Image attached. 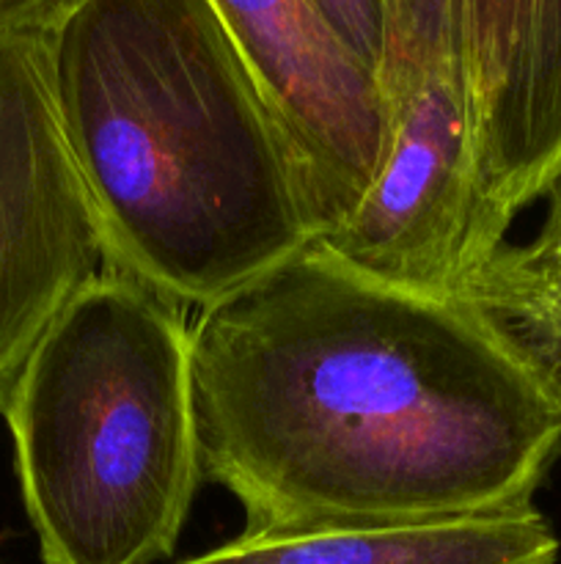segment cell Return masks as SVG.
I'll use <instances>...</instances> for the list:
<instances>
[{
    "label": "cell",
    "mask_w": 561,
    "mask_h": 564,
    "mask_svg": "<svg viewBox=\"0 0 561 564\" xmlns=\"http://www.w3.org/2000/svg\"><path fill=\"white\" fill-rule=\"evenodd\" d=\"M204 477L245 532L534 507L561 386L482 308L314 240L190 325Z\"/></svg>",
    "instance_id": "obj_1"
},
{
    "label": "cell",
    "mask_w": 561,
    "mask_h": 564,
    "mask_svg": "<svg viewBox=\"0 0 561 564\" xmlns=\"http://www.w3.org/2000/svg\"><path fill=\"white\" fill-rule=\"evenodd\" d=\"M53 88L108 264L176 306L201 312L319 237L209 0H88L53 28Z\"/></svg>",
    "instance_id": "obj_2"
},
{
    "label": "cell",
    "mask_w": 561,
    "mask_h": 564,
    "mask_svg": "<svg viewBox=\"0 0 561 564\" xmlns=\"http://www.w3.org/2000/svg\"><path fill=\"white\" fill-rule=\"evenodd\" d=\"M44 564H157L198 482L185 308L108 268L55 317L3 411Z\"/></svg>",
    "instance_id": "obj_3"
},
{
    "label": "cell",
    "mask_w": 561,
    "mask_h": 564,
    "mask_svg": "<svg viewBox=\"0 0 561 564\" xmlns=\"http://www.w3.org/2000/svg\"><path fill=\"white\" fill-rule=\"evenodd\" d=\"M108 268L53 88V28L0 6V413L72 297Z\"/></svg>",
    "instance_id": "obj_4"
},
{
    "label": "cell",
    "mask_w": 561,
    "mask_h": 564,
    "mask_svg": "<svg viewBox=\"0 0 561 564\" xmlns=\"http://www.w3.org/2000/svg\"><path fill=\"white\" fill-rule=\"evenodd\" d=\"M209 3L289 138L319 237L330 235L361 207L383 163L377 80L336 39L314 0Z\"/></svg>",
    "instance_id": "obj_5"
},
{
    "label": "cell",
    "mask_w": 561,
    "mask_h": 564,
    "mask_svg": "<svg viewBox=\"0 0 561 564\" xmlns=\"http://www.w3.org/2000/svg\"><path fill=\"white\" fill-rule=\"evenodd\" d=\"M559 538L537 507L388 527L242 532L174 564H556Z\"/></svg>",
    "instance_id": "obj_6"
},
{
    "label": "cell",
    "mask_w": 561,
    "mask_h": 564,
    "mask_svg": "<svg viewBox=\"0 0 561 564\" xmlns=\"http://www.w3.org/2000/svg\"><path fill=\"white\" fill-rule=\"evenodd\" d=\"M561 171V0H534L509 124L476 176L473 268L506 242L512 220ZM471 268V270H473Z\"/></svg>",
    "instance_id": "obj_7"
},
{
    "label": "cell",
    "mask_w": 561,
    "mask_h": 564,
    "mask_svg": "<svg viewBox=\"0 0 561 564\" xmlns=\"http://www.w3.org/2000/svg\"><path fill=\"white\" fill-rule=\"evenodd\" d=\"M544 220L522 246L501 242L457 295L482 308L561 386V171L544 187Z\"/></svg>",
    "instance_id": "obj_8"
},
{
    "label": "cell",
    "mask_w": 561,
    "mask_h": 564,
    "mask_svg": "<svg viewBox=\"0 0 561 564\" xmlns=\"http://www.w3.org/2000/svg\"><path fill=\"white\" fill-rule=\"evenodd\" d=\"M534 0H465L476 176L498 147L520 86Z\"/></svg>",
    "instance_id": "obj_9"
},
{
    "label": "cell",
    "mask_w": 561,
    "mask_h": 564,
    "mask_svg": "<svg viewBox=\"0 0 561 564\" xmlns=\"http://www.w3.org/2000/svg\"><path fill=\"white\" fill-rule=\"evenodd\" d=\"M402 50H465L468 55L465 0H383V55Z\"/></svg>",
    "instance_id": "obj_10"
},
{
    "label": "cell",
    "mask_w": 561,
    "mask_h": 564,
    "mask_svg": "<svg viewBox=\"0 0 561 564\" xmlns=\"http://www.w3.org/2000/svg\"><path fill=\"white\" fill-rule=\"evenodd\" d=\"M314 6L336 39L374 75L383 55V0H314Z\"/></svg>",
    "instance_id": "obj_11"
},
{
    "label": "cell",
    "mask_w": 561,
    "mask_h": 564,
    "mask_svg": "<svg viewBox=\"0 0 561 564\" xmlns=\"http://www.w3.org/2000/svg\"><path fill=\"white\" fill-rule=\"evenodd\" d=\"M20 3L25 6L42 25L55 28L58 22H64L72 11L80 9L82 3H88V0H20Z\"/></svg>",
    "instance_id": "obj_12"
},
{
    "label": "cell",
    "mask_w": 561,
    "mask_h": 564,
    "mask_svg": "<svg viewBox=\"0 0 561 564\" xmlns=\"http://www.w3.org/2000/svg\"><path fill=\"white\" fill-rule=\"evenodd\" d=\"M9 3H16V0H0V6H9Z\"/></svg>",
    "instance_id": "obj_13"
}]
</instances>
